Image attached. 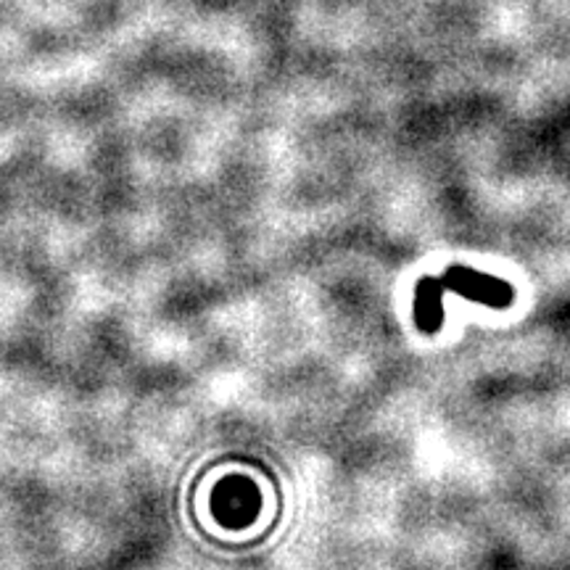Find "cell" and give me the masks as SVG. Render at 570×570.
Returning <instances> with one entry per match:
<instances>
[{
	"label": "cell",
	"instance_id": "1",
	"mask_svg": "<svg viewBox=\"0 0 570 570\" xmlns=\"http://www.w3.org/2000/svg\"><path fill=\"white\" fill-rule=\"evenodd\" d=\"M444 291H454L462 298L491 309H508L515 302V288L508 281L483 275L473 267H449L444 275L423 277L415 285V325L425 336H436L444 325V306H441Z\"/></svg>",
	"mask_w": 570,
	"mask_h": 570
}]
</instances>
